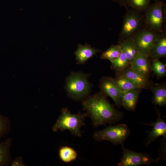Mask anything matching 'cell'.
I'll list each match as a JSON object with an SVG mask.
<instances>
[{
	"mask_svg": "<svg viewBox=\"0 0 166 166\" xmlns=\"http://www.w3.org/2000/svg\"><path fill=\"white\" fill-rule=\"evenodd\" d=\"M82 105L87 116L91 119L94 128L119 122L124 117L109 102L107 96L100 92L84 99Z\"/></svg>",
	"mask_w": 166,
	"mask_h": 166,
	"instance_id": "cell-1",
	"label": "cell"
},
{
	"mask_svg": "<svg viewBox=\"0 0 166 166\" xmlns=\"http://www.w3.org/2000/svg\"><path fill=\"white\" fill-rule=\"evenodd\" d=\"M89 74L72 72L66 78L65 89L68 96L73 100L84 99L89 94L92 85L88 81Z\"/></svg>",
	"mask_w": 166,
	"mask_h": 166,
	"instance_id": "cell-2",
	"label": "cell"
},
{
	"mask_svg": "<svg viewBox=\"0 0 166 166\" xmlns=\"http://www.w3.org/2000/svg\"><path fill=\"white\" fill-rule=\"evenodd\" d=\"M60 116L52 127L53 131L68 130L72 135L81 137L80 128L85 125V118L87 116L86 113L72 114L66 108H62Z\"/></svg>",
	"mask_w": 166,
	"mask_h": 166,
	"instance_id": "cell-3",
	"label": "cell"
},
{
	"mask_svg": "<svg viewBox=\"0 0 166 166\" xmlns=\"http://www.w3.org/2000/svg\"><path fill=\"white\" fill-rule=\"evenodd\" d=\"M130 130L125 124L110 125L104 129L96 131L93 135V138L97 141L107 140L113 144H123L130 133Z\"/></svg>",
	"mask_w": 166,
	"mask_h": 166,
	"instance_id": "cell-4",
	"label": "cell"
},
{
	"mask_svg": "<svg viewBox=\"0 0 166 166\" xmlns=\"http://www.w3.org/2000/svg\"><path fill=\"white\" fill-rule=\"evenodd\" d=\"M163 4L158 2L145 10L144 21L145 28L158 33H162L164 23Z\"/></svg>",
	"mask_w": 166,
	"mask_h": 166,
	"instance_id": "cell-5",
	"label": "cell"
},
{
	"mask_svg": "<svg viewBox=\"0 0 166 166\" xmlns=\"http://www.w3.org/2000/svg\"><path fill=\"white\" fill-rule=\"evenodd\" d=\"M140 12L132 9H128L124 17L122 30L119 36V43L131 37L141 29L144 18Z\"/></svg>",
	"mask_w": 166,
	"mask_h": 166,
	"instance_id": "cell-6",
	"label": "cell"
},
{
	"mask_svg": "<svg viewBox=\"0 0 166 166\" xmlns=\"http://www.w3.org/2000/svg\"><path fill=\"white\" fill-rule=\"evenodd\" d=\"M160 35V33L150 31L145 28L140 29L131 37L138 53L148 57L151 50Z\"/></svg>",
	"mask_w": 166,
	"mask_h": 166,
	"instance_id": "cell-7",
	"label": "cell"
},
{
	"mask_svg": "<svg viewBox=\"0 0 166 166\" xmlns=\"http://www.w3.org/2000/svg\"><path fill=\"white\" fill-rule=\"evenodd\" d=\"M123 155L119 166H138L143 164L149 165L157 162L158 160L153 158L149 154L135 152L125 148L122 144Z\"/></svg>",
	"mask_w": 166,
	"mask_h": 166,
	"instance_id": "cell-8",
	"label": "cell"
},
{
	"mask_svg": "<svg viewBox=\"0 0 166 166\" xmlns=\"http://www.w3.org/2000/svg\"><path fill=\"white\" fill-rule=\"evenodd\" d=\"M99 87L100 92L111 97L117 107L122 106L123 93L115 83L113 78L103 77L100 80Z\"/></svg>",
	"mask_w": 166,
	"mask_h": 166,
	"instance_id": "cell-9",
	"label": "cell"
},
{
	"mask_svg": "<svg viewBox=\"0 0 166 166\" xmlns=\"http://www.w3.org/2000/svg\"><path fill=\"white\" fill-rule=\"evenodd\" d=\"M144 124L152 127L145 140L144 143L145 146H148L161 136L166 138V124L165 121L160 117L159 113L158 114V117L156 121L152 122L150 124Z\"/></svg>",
	"mask_w": 166,
	"mask_h": 166,
	"instance_id": "cell-10",
	"label": "cell"
},
{
	"mask_svg": "<svg viewBox=\"0 0 166 166\" xmlns=\"http://www.w3.org/2000/svg\"><path fill=\"white\" fill-rule=\"evenodd\" d=\"M130 66L136 72L148 78L151 70L148 57L140 53L133 59Z\"/></svg>",
	"mask_w": 166,
	"mask_h": 166,
	"instance_id": "cell-11",
	"label": "cell"
},
{
	"mask_svg": "<svg viewBox=\"0 0 166 166\" xmlns=\"http://www.w3.org/2000/svg\"><path fill=\"white\" fill-rule=\"evenodd\" d=\"M118 72V74L127 77L140 89H148L152 85L148 78L134 71L130 66Z\"/></svg>",
	"mask_w": 166,
	"mask_h": 166,
	"instance_id": "cell-12",
	"label": "cell"
},
{
	"mask_svg": "<svg viewBox=\"0 0 166 166\" xmlns=\"http://www.w3.org/2000/svg\"><path fill=\"white\" fill-rule=\"evenodd\" d=\"M101 50L92 47L87 43L84 45L78 44L77 50L74 53L76 58L78 64H84L89 59L92 58Z\"/></svg>",
	"mask_w": 166,
	"mask_h": 166,
	"instance_id": "cell-13",
	"label": "cell"
},
{
	"mask_svg": "<svg viewBox=\"0 0 166 166\" xmlns=\"http://www.w3.org/2000/svg\"><path fill=\"white\" fill-rule=\"evenodd\" d=\"M166 56V35L165 33L163 32L151 50L148 57L152 61Z\"/></svg>",
	"mask_w": 166,
	"mask_h": 166,
	"instance_id": "cell-14",
	"label": "cell"
},
{
	"mask_svg": "<svg viewBox=\"0 0 166 166\" xmlns=\"http://www.w3.org/2000/svg\"><path fill=\"white\" fill-rule=\"evenodd\" d=\"M141 89H136L123 92L122 106L128 110H135Z\"/></svg>",
	"mask_w": 166,
	"mask_h": 166,
	"instance_id": "cell-15",
	"label": "cell"
},
{
	"mask_svg": "<svg viewBox=\"0 0 166 166\" xmlns=\"http://www.w3.org/2000/svg\"><path fill=\"white\" fill-rule=\"evenodd\" d=\"M153 93L152 103L155 105L165 106L166 105V85L165 83L152 85L150 88Z\"/></svg>",
	"mask_w": 166,
	"mask_h": 166,
	"instance_id": "cell-16",
	"label": "cell"
},
{
	"mask_svg": "<svg viewBox=\"0 0 166 166\" xmlns=\"http://www.w3.org/2000/svg\"><path fill=\"white\" fill-rule=\"evenodd\" d=\"M119 43L130 65L133 59L139 53L132 38L131 37L128 38Z\"/></svg>",
	"mask_w": 166,
	"mask_h": 166,
	"instance_id": "cell-17",
	"label": "cell"
},
{
	"mask_svg": "<svg viewBox=\"0 0 166 166\" xmlns=\"http://www.w3.org/2000/svg\"><path fill=\"white\" fill-rule=\"evenodd\" d=\"M115 83L123 92L124 91L139 88L127 77L120 74L113 78Z\"/></svg>",
	"mask_w": 166,
	"mask_h": 166,
	"instance_id": "cell-18",
	"label": "cell"
},
{
	"mask_svg": "<svg viewBox=\"0 0 166 166\" xmlns=\"http://www.w3.org/2000/svg\"><path fill=\"white\" fill-rule=\"evenodd\" d=\"M11 143V140L9 138L0 143V166L7 165L9 163Z\"/></svg>",
	"mask_w": 166,
	"mask_h": 166,
	"instance_id": "cell-19",
	"label": "cell"
},
{
	"mask_svg": "<svg viewBox=\"0 0 166 166\" xmlns=\"http://www.w3.org/2000/svg\"><path fill=\"white\" fill-rule=\"evenodd\" d=\"M122 51L119 45H112L107 50L103 52L100 57L102 59L108 60L111 62L117 58Z\"/></svg>",
	"mask_w": 166,
	"mask_h": 166,
	"instance_id": "cell-20",
	"label": "cell"
},
{
	"mask_svg": "<svg viewBox=\"0 0 166 166\" xmlns=\"http://www.w3.org/2000/svg\"><path fill=\"white\" fill-rule=\"evenodd\" d=\"M61 159L65 163H69L75 160L77 154L74 149L71 147L65 146L61 147L59 151Z\"/></svg>",
	"mask_w": 166,
	"mask_h": 166,
	"instance_id": "cell-21",
	"label": "cell"
},
{
	"mask_svg": "<svg viewBox=\"0 0 166 166\" xmlns=\"http://www.w3.org/2000/svg\"><path fill=\"white\" fill-rule=\"evenodd\" d=\"M111 62V68L117 72L125 69L130 65L125 54L123 51L117 58Z\"/></svg>",
	"mask_w": 166,
	"mask_h": 166,
	"instance_id": "cell-22",
	"label": "cell"
},
{
	"mask_svg": "<svg viewBox=\"0 0 166 166\" xmlns=\"http://www.w3.org/2000/svg\"><path fill=\"white\" fill-rule=\"evenodd\" d=\"M151 65V70L158 77H162L166 76V70L165 65L159 59L154 60L152 61Z\"/></svg>",
	"mask_w": 166,
	"mask_h": 166,
	"instance_id": "cell-23",
	"label": "cell"
},
{
	"mask_svg": "<svg viewBox=\"0 0 166 166\" xmlns=\"http://www.w3.org/2000/svg\"><path fill=\"white\" fill-rule=\"evenodd\" d=\"M150 0H128L129 5L134 10L141 12L148 7Z\"/></svg>",
	"mask_w": 166,
	"mask_h": 166,
	"instance_id": "cell-24",
	"label": "cell"
},
{
	"mask_svg": "<svg viewBox=\"0 0 166 166\" xmlns=\"http://www.w3.org/2000/svg\"><path fill=\"white\" fill-rule=\"evenodd\" d=\"M8 127L7 118L0 113V138L6 133L8 130Z\"/></svg>",
	"mask_w": 166,
	"mask_h": 166,
	"instance_id": "cell-25",
	"label": "cell"
},
{
	"mask_svg": "<svg viewBox=\"0 0 166 166\" xmlns=\"http://www.w3.org/2000/svg\"><path fill=\"white\" fill-rule=\"evenodd\" d=\"M12 166H23V163L21 162V160H15L13 161L11 164Z\"/></svg>",
	"mask_w": 166,
	"mask_h": 166,
	"instance_id": "cell-26",
	"label": "cell"
}]
</instances>
